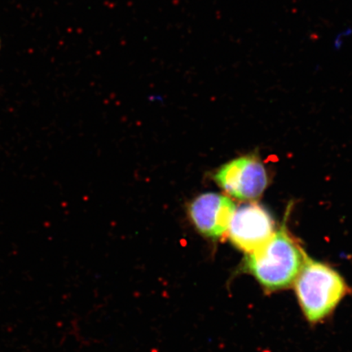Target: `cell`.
Returning <instances> with one entry per match:
<instances>
[{
  "label": "cell",
  "mask_w": 352,
  "mask_h": 352,
  "mask_svg": "<svg viewBox=\"0 0 352 352\" xmlns=\"http://www.w3.org/2000/svg\"><path fill=\"white\" fill-rule=\"evenodd\" d=\"M307 255L283 226L261 248L248 254L245 267L267 292L289 287L296 280Z\"/></svg>",
  "instance_id": "obj_1"
},
{
  "label": "cell",
  "mask_w": 352,
  "mask_h": 352,
  "mask_svg": "<svg viewBox=\"0 0 352 352\" xmlns=\"http://www.w3.org/2000/svg\"><path fill=\"white\" fill-rule=\"evenodd\" d=\"M294 289L301 309L311 323L331 314L349 292V286L338 272L307 256Z\"/></svg>",
  "instance_id": "obj_2"
},
{
  "label": "cell",
  "mask_w": 352,
  "mask_h": 352,
  "mask_svg": "<svg viewBox=\"0 0 352 352\" xmlns=\"http://www.w3.org/2000/svg\"><path fill=\"white\" fill-rule=\"evenodd\" d=\"M214 179L228 195L241 201L258 199L268 183L265 167L252 156L236 158L223 165Z\"/></svg>",
  "instance_id": "obj_3"
},
{
  "label": "cell",
  "mask_w": 352,
  "mask_h": 352,
  "mask_svg": "<svg viewBox=\"0 0 352 352\" xmlns=\"http://www.w3.org/2000/svg\"><path fill=\"white\" fill-rule=\"evenodd\" d=\"M228 230L232 243L250 254L274 235V220L263 206L245 204L236 209Z\"/></svg>",
  "instance_id": "obj_4"
},
{
  "label": "cell",
  "mask_w": 352,
  "mask_h": 352,
  "mask_svg": "<svg viewBox=\"0 0 352 352\" xmlns=\"http://www.w3.org/2000/svg\"><path fill=\"white\" fill-rule=\"evenodd\" d=\"M235 210L236 206L230 198L206 192L191 202L188 214L202 235L215 239L226 234Z\"/></svg>",
  "instance_id": "obj_5"
}]
</instances>
